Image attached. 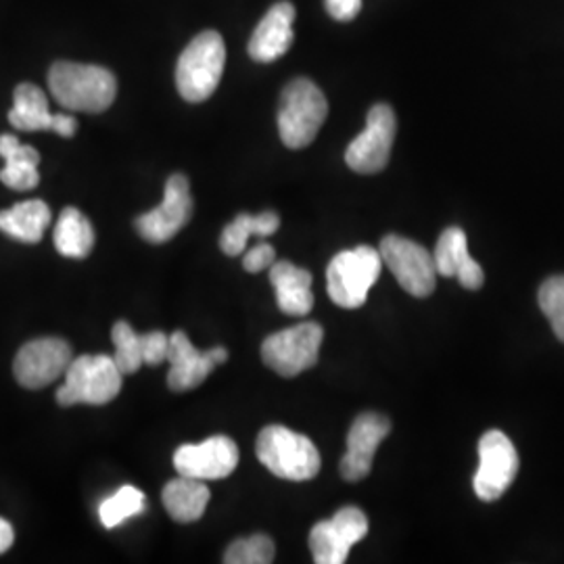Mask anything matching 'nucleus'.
<instances>
[{"label":"nucleus","mask_w":564,"mask_h":564,"mask_svg":"<svg viewBox=\"0 0 564 564\" xmlns=\"http://www.w3.org/2000/svg\"><path fill=\"white\" fill-rule=\"evenodd\" d=\"M48 88L61 107L82 113H102L118 97V80L107 67L74 61L53 63Z\"/></svg>","instance_id":"1"},{"label":"nucleus","mask_w":564,"mask_h":564,"mask_svg":"<svg viewBox=\"0 0 564 564\" xmlns=\"http://www.w3.org/2000/svg\"><path fill=\"white\" fill-rule=\"evenodd\" d=\"M256 454L272 475L297 484L314 479L323 466L321 452L314 442L282 424H270L262 429Z\"/></svg>","instance_id":"2"},{"label":"nucleus","mask_w":564,"mask_h":564,"mask_svg":"<svg viewBox=\"0 0 564 564\" xmlns=\"http://www.w3.org/2000/svg\"><path fill=\"white\" fill-rule=\"evenodd\" d=\"M226 65V44L224 39L207 30L197 34L191 44L182 51L176 63V88L182 99L188 102L207 101L223 80Z\"/></svg>","instance_id":"3"},{"label":"nucleus","mask_w":564,"mask_h":564,"mask_svg":"<svg viewBox=\"0 0 564 564\" xmlns=\"http://www.w3.org/2000/svg\"><path fill=\"white\" fill-rule=\"evenodd\" d=\"M328 116V101L323 90L307 78L289 82L281 93L279 134L284 147L305 149L321 132Z\"/></svg>","instance_id":"4"},{"label":"nucleus","mask_w":564,"mask_h":564,"mask_svg":"<svg viewBox=\"0 0 564 564\" xmlns=\"http://www.w3.org/2000/svg\"><path fill=\"white\" fill-rule=\"evenodd\" d=\"M383 270L381 251L360 245L333 258L326 268L328 297L345 310L362 307L370 289L379 281Z\"/></svg>","instance_id":"5"},{"label":"nucleus","mask_w":564,"mask_h":564,"mask_svg":"<svg viewBox=\"0 0 564 564\" xmlns=\"http://www.w3.org/2000/svg\"><path fill=\"white\" fill-rule=\"evenodd\" d=\"M121 377L113 356H78L65 372V384L57 391V402L59 405L113 402L120 395Z\"/></svg>","instance_id":"6"},{"label":"nucleus","mask_w":564,"mask_h":564,"mask_svg":"<svg viewBox=\"0 0 564 564\" xmlns=\"http://www.w3.org/2000/svg\"><path fill=\"white\" fill-rule=\"evenodd\" d=\"M323 339V326L318 323H302L284 328L263 341V364L286 379L297 377L316 366Z\"/></svg>","instance_id":"7"},{"label":"nucleus","mask_w":564,"mask_h":564,"mask_svg":"<svg viewBox=\"0 0 564 564\" xmlns=\"http://www.w3.org/2000/svg\"><path fill=\"white\" fill-rule=\"evenodd\" d=\"M398 134L395 111L387 102H377L366 118V128L349 142L345 162L358 174H379L387 167Z\"/></svg>","instance_id":"8"},{"label":"nucleus","mask_w":564,"mask_h":564,"mask_svg":"<svg viewBox=\"0 0 564 564\" xmlns=\"http://www.w3.org/2000/svg\"><path fill=\"white\" fill-rule=\"evenodd\" d=\"M379 251L384 265L405 293L414 297H429L435 291L437 265L433 253H429L423 245L389 235L381 241Z\"/></svg>","instance_id":"9"},{"label":"nucleus","mask_w":564,"mask_h":564,"mask_svg":"<svg viewBox=\"0 0 564 564\" xmlns=\"http://www.w3.org/2000/svg\"><path fill=\"white\" fill-rule=\"evenodd\" d=\"M519 454L502 431H487L479 442V468L473 487L479 500L496 502L517 479Z\"/></svg>","instance_id":"10"},{"label":"nucleus","mask_w":564,"mask_h":564,"mask_svg":"<svg viewBox=\"0 0 564 564\" xmlns=\"http://www.w3.org/2000/svg\"><path fill=\"white\" fill-rule=\"evenodd\" d=\"M193 216V197H191V184L184 174H172L165 182L163 202L139 216L134 220L137 232L144 241L162 242L172 241Z\"/></svg>","instance_id":"11"},{"label":"nucleus","mask_w":564,"mask_h":564,"mask_svg":"<svg viewBox=\"0 0 564 564\" xmlns=\"http://www.w3.org/2000/svg\"><path fill=\"white\" fill-rule=\"evenodd\" d=\"M368 533V519L360 508L345 506L333 519L321 521L310 531V550L318 564H343L349 550Z\"/></svg>","instance_id":"12"},{"label":"nucleus","mask_w":564,"mask_h":564,"mask_svg":"<svg viewBox=\"0 0 564 564\" xmlns=\"http://www.w3.org/2000/svg\"><path fill=\"white\" fill-rule=\"evenodd\" d=\"M74 360L72 347L59 337H42L25 343L15 356L13 372L21 387L42 389L63 377Z\"/></svg>","instance_id":"13"},{"label":"nucleus","mask_w":564,"mask_h":564,"mask_svg":"<svg viewBox=\"0 0 564 564\" xmlns=\"http://www.w3.org/2000/svg\"><path fill=\"white\" fill-rule=\"evenodd\" d=\"M239 464V447L226 437L216 435L203 444L182 445L174 454V466L184 477L218 481L235 473Z\"/></svg>","instance_id":"14"},{"label":"nucleus","mask_w":564,"mask_h":564,"mask_svg":"<svg viewBox=\"0 0 564 564\" xmlns=\"http://www.w3.org/2000/svg\"><path fill=\"white\" fill-rule=\"evenodd\" d=\"M228 360V351L224 347H214L209 351H199L184 330L170 335V372L167 384L172 391H191L209 377V372Z\"/></svg>","instance_id":"15"},{"label":"nucleus","mask_w":564,"mask_h":564,"mask_svg":"<svg viewBox=\"0 0 564 564\" xmlns=\"http://www.w3.org/2000/svg\"><path fill=\"white\" fill-rule=\"evenodd\" d=\"M391 431V423L383 414L366 412L360 414L347 433V452L341 460V475L345 481H362L372 470L375 454Z\"/></svg>","instance_id":"16"},{"label":"nucleus","mask_w":564,"mask_h":564,"mask_svg":"<svg viewBox=\"0 0 564 564\" xmlns=\"http://www.w3.org/2000/svg\"><path fill=\"white\" fill-rule=\"evenodd\" d=\"M295 15L297 11L289 0L272 4L251 34V41L247 46L249 57L258 63H272L281 59L282 55H286L295 39L293 34Z\"/></svg>","instance_id":"17"},{"label":"nucleus","mask_w":564,"mask_h":564,"mask_svg":"<svg viewBox=\"0 0 564 564\" xmlns=\"http://www.w3.org/2000/svg\"><path fill=\"white\" fill-rule=\"evenodd\" d=\"M437 272L442 276H456L464 289L477 291L481 289L485 282L484 268L475 262L468 253V241L464 235L463 228L452 226L445 228L437 241V249L433 253Z\"/></svg>","instance_id":"18"},{"label":"nucleus","mask_w":564,"mask_h":564,"mask_svg":"<svg viewBox=\"0 0 564 564\" xmlns=\"http://www.w3.org/2000/svg\"><path fill=\"white\" fill-rule=\"evenodd\" d=\"M312 274L291 262H274L270 268V282L276 293V302L286 316L302 318L314 307Z\"/></svg>","instance_id":"19"},{"label":"nucleus","mask_w":564,"mask_h":564,"mask_svg":"<svg viewBox=\"0 0 564 564\" xmlns=\"http://www.w3.org/2000/svg\"><path fill=\"white\" fill-rule=\"evenodd\" d=\"M0 158L4 167L0 170V181L13 191H32L39 186L41 155L34 147L21 144L13 134H0Z\"/></svg>","instance_id":"20"},{"label":"nucleus","mask_w":564,"mask_h":564,"mask_svg":"<svg viewBox=\"0 0 564 564\" xmlns=\"http://www.w3.org/2000/svg\"><path fill=\"white\" fill-rule=\"evenodd\" d=\"M162 500L176 523H195L209 505V487L202 479L181 475L163 487Z\"/></svg>","instance_id":"21"},{"label":"nucleus","mask_w":564,"mask_h":564,"mask_svg":"<svg viewBox=\"0 0 564 564\" xmlns=\"http://www.w3.org/2000/svg\"><path fill=\"white\" fill-rule=\"evenodd\" d=\"M48 99L36 84L23 82L13 93V107L9 111V123L20 132H41L53 128Z\"/></svg>","instance_id":"22"},{"label":"nucleus","mask_w":564,"mask_h":564,"mask_svg":"<svg viewBox=\"0 0 564 564\" xmlns=\"http://www.w3.org/2000/svg\"><path fill=\"white\" fill-rule=\"evenodd\" d=\"M51 224V209L41 199L21 202L0 212V230L21 242H41Z\"/></svg>","instance_id":"23"},{"label":"nucleus","mask_w":564,"mask_h":564,"mask_svg":"<svg viewBox=\"0 0 564 564\" xmlns=\"http://www.w3.org/2000/svg\"><path fill=\"white\" fill-rule=\"evenodd\" d=\"M55 247L61 256L84 260L95 247V230L88 218L76 207H65L55 226Z\"/></svg>","instance_id":"24"},{"label":"nucleus","mask_w":564,"mask_h":564,"mask_svg":"<svg viewBox=\"0 0 564 564\" xmlns=\"http://www.w3.org/2000/svg\"><path fill=\"white\" fill-rule=\"evenodd\" d=\"M281 218L274 212H263V214H239L232 223L224 228L223 237H220V247L224 253L235 258L241 256L247 247V241L251 235L258 237H270L279 230Z\"/></svg>","instance_id":"25"},{"label":"nucleus","mask_w":564,"mask_h":564,"mask_svg":"<svg viewBox=\"0 0 564 564\" xmlns=\"http://www.w3.org/2000/svg\"><path fill=\"white\" fill-rule=\"evenodd\" d=\"M144 508L147 500L141 489L134 485H123L113 496H109L99 505V519L105 529H116L123 521L142 514Z\"/></svg>","instance_id":"26"},{"label":"nucleus","mask_w":564,"mask_h":564,"mask_svg":"<svg viewBox=\"0 0 564 564\" xmlns=\"http://www.w3.org/2000/svg\"><path fill=\"white\" fill-rule=\"evenodd\" d=\"M111 339L116 345V356L113 360L118 364L121 375H134L144 366L142 360V335H139L128 323L113 324L111 328Z\"/></svg>","instance_id":"27"},{"label":"nucleus","mask_w":564,"mask_h":564,"mask_svg":"<svg viewBox=\"0 0 564 564\" xmlns=\"http://www.w3.org/2000/svg\"><path fill=\"white\" fill-rule=\"evenodd\" d=\"M274 542L268 535H251L237 540L224 552L226 564H270L274 561Z\"/></svg>","instance_id":"28"},{"label":"nucleus","mask_w":564,"mask_h":564,"mask_svg":"<svg viewBox=\"0 0 564 564\" xmlns=\"http://www.w3.org/2000/svg\"><path fill=\"white\" fill-rule=\"evenodd\" d=\"M538 302L554 335L564 343V276H552L540 286Z\"/></svg>","instance_id":"29"},{"label":"nucleus","mask_w":564,"mask_h":564,"mask_svg":"<svg viewBox=\"0 0 564 564\" xmlns=\"http://www.w3.org/2000/svg\"><path fill=\"white\" fill-rule=\"evenodd\" d=\"M170 354V335L162 330H151L142 335V360L147 366H160Z\"/></svg>","instance_id":"30"},{"label":"nucleus","mask_w":564,"mask_h":564,"mask_svg":"<svg viewBox=\"0 0 564 564\" xmlns=\"http://www.w3.org/2000/svg\"><path fill=\"white\" fill-rule=\"evenodd\" d=\"M276 262V251L272 245L268 242H260L253 249H249L242 258V268L251 274L262 272V270H270L272 263Z\"/></svg>","instance_id":"31"},{"label":"nucleus","mask_w":564,"mask_h":564,"mask_svg":"<svg viewBox=\"0 0 564 564\" xmlns=\"http://www.w3.org/2000/svg\"><path fill=\"white\" fill-rule=\"evenodd\" d=\"M326 13L337 21L356 20L362 11V0H324Z\"/></svg>","instance_id":"32"},{"label":"nucleus","mask_w":564,"mask_h":564,"mask_svg":"<svg viewBox=\"0 0 564 564\" xmlns=\"http://www.w3.org/2000/svg\"><path fill=\"white\" fill-rule=\"evenodd\" d=\"M53 132H57L59 137H65V139H72L74 134H76V130H78V121L74 116H67V113H55V118H53V128H51Z\"/></svg>","instance_id":"33"},{"label":"nucleus","mask_w":564,"mask_h":564,"mask_svg":"<svg viewBox=\"0 0 564 564\" xmlns=\"http://www.w3.org/2000/svg\"><path fill=\"white\" fill-rule=\"evenodd\" d=\"M15 542V531L9 521L0 519V554H4Z\"/></svg>","instance_id":"34"}]
</instances>
